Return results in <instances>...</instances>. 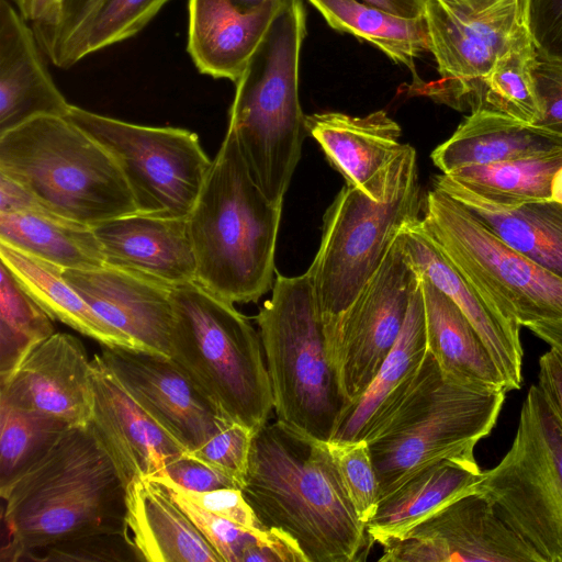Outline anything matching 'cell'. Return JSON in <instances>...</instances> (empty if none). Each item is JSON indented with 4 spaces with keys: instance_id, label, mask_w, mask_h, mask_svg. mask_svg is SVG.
I'll use <instances>...</instances> for the list:
<instances>
[{
    "instance_id": "obj_1",
    "label": "cell",
    "mask_w": 562,
    "mask_h": 562,
    "mask_svg": "<svg viewBox=\"0 0 562 562\" xmlns=\"http://www.w3.org/2000/svg\"><path fill=\"white\" fill-rule=\"evenodd\" d=\"M243 495L267 529L285 532L306 562H355L371 546L325 440L277 419L255 435Z\"/></svg>"
},
{
    "instance_id": "obj_2",
    "label": "cell",
    "mask_w": 562,
    "mask_h": 562,
    "mask_svg": "<svg viewBox=\"0 0 562 562\" xmlns=\"http://www.w3.org/2000/svg\"><path fill=\"white\" fill-rule=\"evenodd\" d=\"M0 495L1 561L70 538L125 533L126 485L89 425L68 427Z\"/></svg>"
},
{
    "instance_id": "obj_3",
    "label": "cell",
    "mask_w": 562,
    "mask_h": 562,
    "mask_svg": "<svg viewBox=\"0 0 562 562\" xmlns=\"http://www.w3.org/2000/svg\"><path fill=\"white\" fill-rule=\"evenodd\" d=\"M281 211L254 180L227 127L187 217L195 282L233 304L257 302L274 283Z\"/></svg>"
},
{
    "instance_id": "obj_4",
    "label": "cell",
    "mask_w": 562,
    "mask_h": 562,
    "mask_svg": "<svg viewBox=\"0 0 562 562\" xmlns=\"http://www.w3.org/2000/svg\"><path fill=\"white\" fill-rule=\"evenodd\" d=\"M302 0L286 1L235 82L228 128L250 175L270 201L283 204L302 154L305 115L299 65L306 34Z\"/></svg>"
},
{
    "instance_id": "obj_5",
    "label": "cell",
    "mask_w": 562,
    "mask_h": 562,
    "mask_svg": "<svg viewBox=\"0 0 562 562\" xmlns=\"http://www.w3.org/2000/svg\"><path fill=\"white\" fill-rule=\"evenodd\" d=\"M506 393L446 374L428 351L409 393L368 440L380 501L437 462L476 461L475 446L494 429Z\"/></svg>"
},
{
    "instance_id": "obj_6",
    "label": "cell",
    "mask_w": 562,
    "mask_h": 562,
    "mask_svg": "<svg viewBox=\"0 0 562 562\" xmlns=\"http://www.w3.org/2000/svg\"><path fill=\"white\" fill-rule=\"evenodd\" d=\"M171 302L169 358L225 418L256 434L273 411L259 331L233 303L195 281L172 288Z\"/></svg>"
},
{
    "instance_id": "obj_7",
    "label": "cell",
    "mask_w": 562,
    "mask_h": 562,
    "mask_svg": "<svg viewBox=\"0 0 562 562\" xmlns=\"http://www.w3.org/2000/svg\"><path fill=\"white\" fill-rule=\"evenodd\" d=\"M0 173L47 210L89 226L137 212L116 161L68 117L38 116L1 134Z\"/></svg>"
},
{
    "instance_id": "obj_8",
    "label": "cell",
    "mask_w": 562,
    "mask_h": 562,
    "mask_svg": "<svg viewBox=\"0 0 562 562\" xmlns=\"http://www.w3.org/2000/svg\"><path fill=\"white\" fill-rule=\"evenodd\" d=\"M255 321L278 419L328 441L344 401L308 274L277 272L271 297Z\"/></svg>"
},
{
    "instance_id": "obj_9",
    "label": "cell",
    "mask_w": 562,
    "mask_h": 562,
    "mask_svg": "<svg viewBox=\"0 0 562 562\" xmlns=\"http://www.w3.org/2000/svg\"><path fill=\"white\" fill-rule=\"evenodd\" d=\"M476 493L540 558L562 562V419L532 384L509 450L483 471Z\"/></svg>"
},
{
    "instance_id": "obj_10",
    "label": "cell",
    "mask_w": 562,
    "mask_h": 562,
    "mask_svg": "<svg viewBox=\"0 0 562 562\" xmlns=\"http://www.w3.org/2000/svg\"><path fill=\"white\" fill-rule=\"evenodd\" d=\"M423 203L417 170L382 201L349 184L335 196L324 214L321 244L306 271L318 304L326 345L401 231L420 218Z\"/></svg>"
},
{
    "instance_id": "obj_11",
    "label": "cell",
    "mask_w": 562,
    "mask_h": 562,
    "mask_svg": "<svg viewBox=\"0 0 562 562\" xmlns=\"http://www.w3.org/2000/svg\"><path fill=\"white\" fill-rule=\"evenodd\" d=\"M423 226L453 267L508 321L562 317V279L507 245L464 205L432 188Z\"/></svg>"
},
{
    "instance_id": "obj_12",
    "label": "cell",
    "mask_w": 562,
    "mask_h": 562,
    "mask_svg": "<svg viewBox=\"0 0 562 562\" xmlns=\"http://www.w3.org/2000/svg\"><path fill=\"white\" fill-rule=\"evenodd\" d=\"M66 117L116 161L138 213L188 217L212 165L195 133L128 123L76 105Z\"/></svg>"
},
{
    "instance_id": "obj_13",
    "label": "cell",
    "mask_w": 562,
    "mask_h": 562,
    "mask_svg": "<svg viewBox=\"0 0 562 562\" xmlns=\"http://www.w3.org/2000/svg\"><path fill=\"white\" fill-rule=\"evenodd\" d=\"M419 277L398 241L339 319L327 353L344 407L369 386L394 347ZM342 411V409H341Z\"/></svg>"
},
{
    "instance_id": "obj_14",
    "label": "cell",
    "mask_w": 562,
    "mask_h": 562,
    "mask_svg": "<svg viewBox=\"0 0 562 562\" xmlns=\"http://www.w3.org/2000/svg\"><path fill=\"white\" fill-rule=\"evenodd\" d=\"M381 547L380 562H541L479 493L450 503Z\"/></svg>"
},
{
    "instance_id": "obj_15",
    "label": "cell",
    "mask_w": 562,
    "mask_h": 562,
    "mask_svg": "<svg viewBox=\"0 0 562 562\" xmlns=\"http://www.w3.org/2000/svg\"><path fill=\"white\" fill-rule=\"evenodd\" d=\"M424 16L439 75L467 85L529 34L522 0H426Z\"/></svg>"
},
{
    "instance_id": "obj_16",
    "label": "cell",
    "mask_w": 562,
    "mask_h": 562,
    "mask_svg": "<svg viewBox=\"0 0 562 562\" xmlns=\"http://www.w3.org/2000/svg\"><path fill=\"white\" fill-rule=\"evenodd\" d=\"M305 128L346 184L375 201L394 194L417 170L415 149L400 142V125L383 110L366 116L314 113L305 115Z\"/></svg>"
},
{
    "instance_id": "obj_17",
    "label": "cell",
    "mask_w": 562,
    "mask_h": 562,
    "mask_svg": "<svg viewBox=\"0 0 562 562\" xmlns=\"http://www.w3.org/2000/svg\"><path fill=\"white\" fill-rule=\"evenodd\" d=\"M100 356L139 404L188 451L233 423L171 358L106 346H102Z\"/></svg>"
},
{
    "instance_id": "obj_18",
    "label": "cell",
    "mask_w": 562,
    "mask_h": 562,
    "mask_svg": "<svg viewBox=\"0 0 562 562\" xmlns=\"http://www.w3.org/2000/svg\"><path fill=\"white\" fill-rule=\"evenodd\" d=\"M89 427L114 461L125 485L151 479L188 450L130 393L100 355L91 359Z\"/></svg>"
},
{
    "instance_id": "obj_19",
    "label": "cell",
    "mask_w": 562,
    "mask_h": 562,
    "mask_svg": "<svg viewBox=\"0 0 562 562\" xmlns=\"http://www.w3.org/2000/svg\"><path fill=\"white\" fill-rule=\"evenodd\" d=\"M90 367L77 337L54 333L0 385V401L55 417L69 427H86L93 404Z\"/></svg>"
},
{
    "instance_id": "obj_20",
    "label": "cell",
    "mask_w": 562,
    "mask_h": 562,
    "mask_svg": "<svg viewBox=\"0 0 562 562\" xmlns=\"http://www.w3.org/2000/svg\"><path fill=\"white\" fill-rule=\"evenodd\" d=\"M63 276L137 350L169 357L172 288L109 265L89 270L63 269Z\"/></svg>"
},
{
    "instance_id": "obj_21",
    "label": "cell",
    "mask_w": 562,
    "mask_h": 562,
    "mask_svg": "<svg viewBox=\"0 0 562 562\" xmlns=\"http://www.w3.org/2000/svg\"><path fill=\"white\" fill-rule=\"evenodd\" d=\"M398 241L417 274L446 294L473 325L497 366L507 392L519 390L524 359L520 325L504 317L453 267L426 233L422 217L401 231Z\"/></svg>"
},
{
    "instance_id": "obj_22",
    "label": "cell",
    "mask_w": 562,
    "mask_h": 562,
    "mask_svg": "<svg viewBox=\"0 0 562 562\" xmlns=\"http://www.w3.org/2000/svg\"><path fill=\"white\" fill-rule=\"evenodd\" d=\"M91 227L106 265L170 288L195 281L196 261L187 217L136 212Z\"/></svg>"
},
{
    "instance_id": "obj_23",
    "label": "cell",
    "mask_w": 562,
    "mask_h": 562,
    "mask_svg": "<svg viewBox=\"0 0 562 562\" xmlns=\"http://www.w3.org/2000/svg\"><path fill=\"white\" fill-rule=\"evenodd\" d=\"M31 24L0 0V135L38 116L66 117L71 105L54 82Z\"/></svg>"
},
{
    "instance_id": "obj_24",
    "label": "cell",
    "mask_w": 562,
    "mask_h": 562,
    "mask_svg": "<svg viewBox=\"0 0 562 562\" xmlns=\"http://www.w3.org/2000/svg\"><path fill=\"white\" fill-rule=\"evenodd\" d=\"M428 353L420 283L400 336L366 391L342 408L328 441L370 440L415 384Z\"/></svg>"
},
{
    "instance_id": "obj_25",
    "label": "cell",
    "mask_w": 562,
    "mask_h": 562,
    "mask_svg": "<svg viewBox=\"0 0 562 562\" xmlns=\"http://www.w3.org/2000/svg\"><path fill=\"white\" fill-rule=\"evenodd\" d=\"M286 1L245 12L231 0H188L187 49L196 69L235 83Z\"/></svg>"
},
{
    "instance_id": "obj_26",
    "label": "cell",
    "mask_w": 562,
    "mask_h": 562,
    "mask_svg": "<svg viewBox=\"0 0 562 562\" xmlns=\"http://www.w3.org/2000/svg\"><path fill=\"white\" fill-rule=\"evenodd\" d=\"M125 536L138 561L222 562L166 488L151 479L126 485Z\"/></svg>"
},
{
    "instance_id": "obj_27",
    "label": "cell",
    "mask_w": 562,
    "mask_h": 562,
    "mask_svg": "<svg viewBox=\"0 0 562 562\" xmlns=\"http://www.w3.org/2000/svg\"><path fill=\"white\" fill-rule=\"evenodd\" d=\"M562 149V131L529 124L505 114L476 109L431 153L442 173Z\"/></svg>"
},
{
    "instance_id": "obj_28",
    "label": "cell",
    "mask_w": 562,
    "mask_h": 562,
    "mask_svg": "<svg viewBox=\"0 0 562 562\" xmlns=\"http://www.w3.org/2000/svg\"><path fill=\"white\" fill-rule=\"evenodd\" d=\"M434 188L464 205L507 245L562 279V203L544 200L497 205L445 173L435 176Z\"/></svg>"
},
{
    "instance_id": "obj_29",
    "label": "cell",
    "mask_w": 562,
    "mask_h": 562,
    "mask_svg": "<svg viewBox=\"0 0 562 562\" xmlns=\"http://www.w3.org/2000/svg\"><path fill=\"white\" fill-rule=\"evenodd\" d=\"M482 476L476 461L442 460L427 467L380 501L366 524L370 543L400 538L437 510L476 493Z\"/></svg>"
},
{
    "instance_id": "obj_30",
    "label": "cell",
    "mask_w": 562,
    "mask_h": 562,
    "mask_svg": "<svg viewBox=\"0 0 562 562\" xmlns=\"http://www.w3.org/2000/svg\"><path fill=\"white\" fill-rule=\"evenodd\" d=\"M418 277L428 351L440 369L465 383L506 390L488 349L467 316L429 280Z\"/></svg>"
},
{
    "instance_id": "obj_31",
    "label": "cell",
    "mask_w": 562,
    "mask_h": 562,
    "mask_svg": "<svg viewBox=\"0 0 562 562\" xmlns=\"http://www.w3.org/2000/svg\"><path fill=\"white\" fill-rule=\"evenodd\" d=\"M0 262L53 319L92 338L101 346L136 349L130 338L101 318L65 280L61 267L2 241Z\"/></svg>"
},
{
    "instance_id": "obj_32",
    "label": "cell",
    "mask_w": 562,
    "mask_h": 562,
    "mask_svg": "<svg viewBox=\"0 0 562 562\" xmlns=\"http://www.w3.org/2000/svg\"><path fill=\"white\" fill-rule=\"evenodd\" d=\"M0 241L63 269L89 270L106 265L92 227L45 206L0 213Z\"/></svg>"
},
{
    "instance_id": "obj_33",
    "label": "cell",
    "mask_w": 562,
    "mask_h": 562,
    "mask_svg": "<svg viewBox=\"0 0 562 562\" xmlns=\"http://www.w3.org/2000/svg\"><path fill=\"white\" fill-rule=\"evenodd\" d=\"M328 25L379 48L390 59L415 70V59L429 52L425 16H397L360 0H308Z\"/></svg>"
},
{
    "instance_id": "obj_34",
    "label": "cell",
    "mask_w": 562,
    "mask_h": 562,
    "mask_svg": "<svg viewBox=\"0 0 562 562\" xmlns=\"http://www.w3.org/2000/svg\"><path fill=\"white\" fill-rule=\"evenodd\" d=\"M562 167V149L503 162L462 167L447 176L486 201L519 206L551 200V183Z\"/></svg>"
},
{
    "instance_id": "obj_35",
    "label": "cell",
    "mask_w": 562,
    "mask_h": 562,
    "mask_svg": "<svg viewBox=\"0 0 562 562\" xmlns=\"http://www.w3.org/2000/svg\"><path fill=\"white\" fill-rule=\"evenodd\" d=\"M537 57L528 34L498 57L485 76L468 83L471 111L486 109L537 124L541 114L532 71Z\"/></svg>"
},
{
    "instance_id": "obj_36",
    "label": "cell",
    "mask_w": 562,
    "mask_h": 562,
    "mask_svg": "<svg viewBox=\"0 0 562 562\" xmlns=\"http://www.w3.org/2000/svg\"><path fill=\"white\" fill-rule=\"evenodd\" d=\"M54 333L53 318L0 262V385Z\"/></svg>"
},
{
    "instance_id": "obj_37",
    "label": "cell",
    "mask_w": 562,
    "mask_h": 562,
    "mask_svg": "<svg viewBox=\"0 0 562 562\" xmlns=\"http://www.w3.org/2000/svg\"><path fill=\"white\" fill-rule=\"evenodd\" d=\"M69 426L0 401V491L36 462Z\"/></svg>"
},
{
    "instance_id": "obj_38",
    "label": "cell",
    "mask_w": 562,
    "mask_h": 562,
    "mask_svg": "<svg viewBox=\"0 0 562 562\" xmlns=\"http://www.w3.org/2000/svg\"><path fill=\"white\" fill-rule=\"evenodd\" d=\"M169 0H102L81 40L77 60L140 32Z\"/></svg>"
},
{
    "instance_id": "obj_39",
    "label": "cell",
    "mask_w": 562,
    "mask_h": 562,
    "mask_svg": "<svg viewBox=\"0 0 562 562\" xmlns=\"http://www.w3.org/2000/svg\"><path fill=\"white\" fill-rule=\"evenodd\" d=\"M151 480L157 481L166 488L215 550L222 562H241L246 549L267 538L271 532V529L250 531L205 510L195 504L181 486L167 476H155Z\"/></svg>"
},
{
    "instance_id": "obj_40",
    "label": "cell",
    "mask_w": 562,
    "mask_h": 562,
    "mask_svg": "<svg viewBox=\"0 0 562 562\" xmlns=\"http://www.w3.org/2000/svg\"><path fill=\"white\" fill-rule=\"evenodd\" d=\"M335 467L348 498L367 524L380 503V484L368 441H327Z\"/></svg>"
},
{
    "instance_id": "obj_41",
    "label": "cell",
    "mask_w": 562,
    "mask_h": 562,
    "mask_svg": "<svg viewBox=\"0 0 562 562\" xmlns=\"http://www.w3.org/2000/svg\"><path fill=\"white\" fill-rule=\"evenodd\" d=\"M18 561L122 562L138 561L125 533H92L70 538L23 553Z\"/></svg>"
},
{
    "instance_id": "obj_42",
    "label": "cell",
    "mask_w": 562,
    "mask_h": 562,
    "mask_svg": "<svg viewBox=\"0 0 562 562\" xmlns=\"http://www.w3.org/2000/svg\"><path fill=\"white\" fill-rule=\"evenodd\" d=\"M102 0H59L52 29L37 38L48 59L68 69L78 63L77 53L85 31Z\"/></svg>"
},
{
    "instance_id": "obj_43",
    "label": "cell",
    "mask_w": 562,
    "mask_h": 562,
    "mask_svg": "<svg viewBox=\"0 0 562 562\" xmlns=\"http://www.w3.org/2000/svg\"><path fill=\"white\" fill-rule=\"evenodd\" d=\"M254 435L248 427L233 422L189 452L231 477L241 488L248 471Z\"/></svg>"
},
{
    "instance_id": "obj_44",
    "label": "cell",
    "mask_w": 562,
    "mask_h": 562,
    "mask_svg": "<svg viewBox=\"0 0 562 562\" xmlns=\"http://www.w3.org/2000/svg\"><path fill=\"white\" fill-rule=\"evenodd\" d=\"M522 12L538 56L562 60V0H522Z\"/></svg>"
},
{
    "instance_id": "obj_45",
    "label": "cell",
    "mask_w": 562,
    "mask_h": 562,
    "mask_svg": "<svg viewBox=\"0 0 562 562\" xmlns=\"http://www.w3.org/2000/svg\"><path fill=\"white\" fill-rule=\"evenodd\" d=\"M184 492L195 504L205 510L247 530L261 531L267 529L257 518L239 487L227 486L207 492H189L184 490Z\"/></svg>"
},
{
    "instance_id": "obj_46",
    "label": "cell",
    "mask_w": 562,
    "mask_h": 562,
    "mask_svg": "<svg viewBox=\"0 0 562 562\" xmlns=\"http://www.w3.org/2000/svg\"><path fill=\"white\" fill-rule=\"evenodd\" d=\"M540 119L536 125L562 130V60L537 57L533 66Z\"/></svg>"
},
{
    "instance_id": "obj_47",
    "label": "cell",
    "mask_w": 562,
    "mask_h": 562,
    "mask_svg": "<svg viewBox=\"0 0 562 562\" xmlns=\"http://www.w3.org/2000/svg\"><path fill=\"white\" fill-rule=\"evenodd\" d=\"M157 476H167L189 492H207L227 486L238 487L231 477L189 451L170 461Z\"/></svg>"
},
{
    "instance_id": "obj_48",
    "label": "cell",
    "mask_w": 562,
    "mask_h": 562,
    "mask_svg": "<svg viewBox=\"0 0 562 562\" xmlns=\"http://www.w3.org/2000/svg\"><path fill=\"white\" fill-rule=\"evenodd\" d=\"M537 385L562 419V356L554 349L550 348L539 358Z\"/></svg>"
},
{
    "instance_id": "obj_49",
    "label": "cell",
    "mask_w": 562,
    "mask_h": 562,
    "mask_svg": "<svg viewBox=\"0 0 562 562\" xmlns=\"http://www.w3.org/2000/svg\"><path fill=\"white\" fill-rule=\"evenodd\" d=\"M21 15L31 24L35 37L48 32L57 18V0H13Z\"/></svg>"
},
{
    "instance_id": "obj_50",
    "label": "cell",
    "mask_w": 562,
    "mask_h": 562,
    "mask_svg": "<svg viewBox=\"0 0 562 562\" xmlns=\"http://www.w3.org/2000/svg\"><path fill=\"white\" fill-rule=\"evenodd\" d=\"M370 5L395 14L414 19L424 16L426 0H360Z\"/></svg>"
},
{
    "instance_id": "obj_51",
    "label": "cell",
    "mask_w": 562,
    "mask_h": 562,
    "mask_svg": "<svg viewBox=\"0 0 562 562\" xmlns=\"http://www.w3.org/2000/svg\"><path fill=\"white\" fill-rule=\"evenodd\" d=\"M527 328L562 356V317L536 322Z\"/></svg>"
},
{
    "instance_id": "obj_52",
    "label": "cell",
    "mask_w": 562,
    "mask_h": 562,
    "mask_svg": "<svg viewBox=\"0 0 562 562\" xmlns=\"http://www.w3.org/2000/svg\"><path fill=\"white\" fill-rule=\"evenodd\" d=\"M277 1H286V0H231V2L240 11L250 12L256 11L265 5L277 2Z\"/></svg>"
},
{
    "instance_id": "obj_53",
    "label": "cell",
    "mask_w": 562,
    "mask_h": 562,
    "mask_svg": "<svg viewBox=\"0 0 562 562\" xmlns=\"http://www.w3.org/2000/svg\"><path fill=\"white\" fill-rule=\"evenodd\" d=\"M551 200L562 203V167L557 171L552 179Z\"/></svg>"
},
{
    "instance_id": "obj_54",
    "label": "cell",
    "mask_w": 562,
    "mask_h": 562,
    "mask_svg": "<svg viewBox=\"0 0 562 562\" xmlns=\"http://www.w3.org/2000/svg\"><path fill=\"white\" fill-rule=\"evenodd\" d=\"M58 2H59V0H57V7H58ZM57 12H58V9H57Z\"/></svg>"
},
{
    "instance_id": "obj_55",
    "label": "cell",
    "mask_w": 562,
    "mask_h": 562,
    "mask_svg": "<svg viewBox=\"0 0 562 562\" xmlns=\"http://www.w3.org/2000/svg\"><path fill=\"white\" fill-rule=\"evenodd\" d=\"M560 131H562V130H560Z\"/></svg>"
}]
</instances>
